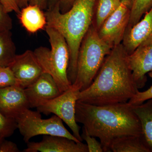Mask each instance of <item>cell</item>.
Instances as JSON below:
<instances>
[{"instance_id":"9a60e30c","label":"cell","mask_w":152,"mask_h":152,"mask_svg":"<svg viewBox=\"0 0 152 152\" xmlns=\"http://www.w3.org/2000/svg\"><path fill=\"white\" fill-rule=\"evenodd\" d=\"M43 10L37 5L28 4L21 9L18 16L23 27L28 32L34 34L45 28L46 17Z\"/></svg>"},{"instance_id":"cb8c5ba5","label":"cell","mask_w":152,"mask_h":152,"mask_svg":"<svg viewBox=\"0 0 152 152\" xmlns=\"http://www.w3.org/2000/svg\"><path fill=\"white\" fill-rule=\"evenodd\" d=\"M152 99V86L146 91H139L133 98L128 102L133 106L138 105L143 103L145 101Z\"/></svg>"},{"instance_id":"d4e9b609","label":"cell","mask_w":152,"mask_h":152,"mask_svg":"<svg viewBox=\"0 0 152 152\" xmlns=\"http://www.w3.org/2000/svg\"><path fill=\"white\" fill-rule=\"evenodd\" d=\"M75 0H48L47 9L58 7L61 12L64 13L69 10Z\"/></svg>"},{"instance_id":"f546056e","label":"cell","mask_w":152,"mask_h":152,"mask_svg":"<svg viewBox=\"0 0 152 152\" xmlns=\"http://www.w3.org/2000/svg\"><path fill=\"white\" fill-rule=\"evenodd\" d=\"M16 1L20 9L28 6L29 2V0H16Z\"/></svg>"},{"instance_id":"ba28073f","label":"cell","mask_w":152,"mask_h":152,"mask_svg":"<svg viewBox=\"0 0 152 152\" xmlns=\"http://www.w3.org/2000/svg\"><path fill=\"white\" fill-rule=\"evenodd\" d=\"M131 9L121 3L103 23L98 35L112 48L122 43L130 18Z\"/></svg>"},{"instance_id":"7a4b0ae2","label":"cell","mask_w":152,"mask_h":152,"mask_svg":"<svg viewBox=\"0 0 152 152\" xmlns=\"http://www.w3.org/2000/svg\"><path fill=\"white\" fill-rule=\"evenodd\" d=\"M76 121L100 140L104 152H110L114 140L125 136H142L141 124L129 102L97 106L77 101Z\"/></svg>"},{"instance_id":"6da1fadb","label":"cell","mask_w":152,"mask_h":152,"mask_svg":"<svg viewBox=\"0 0 152 152\" xmlns=\"http://www.w3.org/2000/svg\"><path fill=\"white\" fill-rule=\"evenodd\" d=\"M122 44L106 56L90 86L78 94V100L97 106L128 102L139 91Z\"/></svg>"},{"instance_id":"e0dca14e","label":"cell","mask_w":152,"mask_h":152,"mask_svg":"<svg viewBox=\"0 0 152 152\" xmlns=\"http://www.w3.org/2000/svg\"><path fill=\"white\" fill-rule=\"evenodd\" d=\"M113 152H150L142 136H125L114 140L110 148Z\"/></svg>"},{"instance_id":"8fae6325","label":"cell","mask_w":152,"mask_h":152,"mask_svg":"<svg viewBox=\"0 0 152 152\" xmlns=\"http://www.w3.org/2000/svg\"><path fill=\"white\" fill-rule=\"evenodd\" d=\"M24 91L30 108H37L45 102L54 99L61 94L53 77L46 72L25 88Z\"/></svg>"},{"instance_id":"2e32d148","label":"cell","mask_w":152,"mask_h":152,"mask_svg":"<svg viewBox=\"0 0 152 152\" xmlns=\"http://www.w3.org/2000/svg\"><path fill=\"white\" fill-rule=\"evenodd\" d=\"M145 102L134 106V109L141 124L142 137L150 152H152V99Z\"/></svg>"},{"instance_id":"8992f818","label":"cell","mask_w":152,"mask_h":152,"mask_svg":"<svg viewBox=\"0 0 152 152\" xmlns=\"http://www.w3.org/2000/svg\"><path fill=\"white\" fill-rule=\"evenodd\" d=\"M15 120L18 129L26 143L32 138L40 135L61 136L80 142L66 129L62 120L56 115L44 119L40 113L28 108L18 115Z\"/></svg>"},{"instance_id":"3957f363","label":"cell","mask_w":152,"mask_h":152,"mask_svg":"<svg viewBox=\"0 0 152 152\" xmlns=\"http://www.w3.org/2000/svg\"><path fill=\"white\" fill-rule=\"evenodd\" d=\"M95 0H75L69 10L61 12L58 7L45 12L47 26L57 30L65 39L69 51L68 79L72 85L77 75L78 54L82 41L92 25Z\"/></svg>"},{"instance_id":"7402d4cb","label":"cell","mask_w":152,"mask_h":152,"mask_svg":"<svg viewBox=\"0 0 152 152\" xmlns=\"http://www.w3.org/2000/svg\"><path fill=\"white\" fill-rule=\"evenodd\" d=\"M13 86L19 85L10 68L9 66H0V88Z\"/></svg>"},{"instance_id":"52a82bcc","label":"cell","mask_w":152,"mask_h":152,"mask_svg":"<svg viewBox=\"0 0 152 152\" xmlns=\"http://www.w3.org/2000/svg\"><path fill=\"white\" fill-rule=\"evenodd\" d=\"M80 91L72 86L59 96L41 104L37 108L38 112L46 115L54 114L60 118L70 128L73 134L79 141L83 140L80 134V126L76 121V104Z\"/></svg>"},{"instance_id":"7c38bea8","label":"cell","mask_w":152,"mask_h":152,"mask_svg":"<svg viewBox=\"0 0 152 152\" xmlns=\"http://www.w3.org/2000/svg\"><path fill=\"white\" fill-rule=\"evenodd\" d=\"M24 152H88L86 144L71 139L53 135H44L39 142H29Z\"/></svg>"},{"instance_id":"ac0fdd59","label":"cell","mask_w":152,"mask_h":152,"mask_svg":"<svg viewBox=\"0 0 152 152\" xmlns=\"http://www.w3.org/2000/svg\"><path fill=\"white\" fill-rule=\"evenodd\" d=\"M121 3V0H95L92 25L97 31Z\"/></svg>"},{"instance_id":"30bf717a","label":"cell","mask_w":152,"mask_h":152,"mask_svg":"<svg viewBox=\"0 0 152 152\" xmlns=\"http://www.w3.org/2000/svg\"><path fill=\"white\" fill-rule=\"evenodd\" d=\"M122 44L129 55L139 47L152 45V7L143 18L127 28Z\"/></svg>"},{"instance_id":"4dcf8cb0","label":"cell","mask_w":152,"mask_h":152,"mask_svg":"<svg viewBox=\"0 0 152 152\" xmlns=\"http://www.w3.org/2000/svg\"><path fill=\"white\" fill-rule=\"evenodd\" d=\"M121 1L122 4L131 10L134 0H121Z\"/></svg>"},{"instance_id":"4fadbf2b","label":"cell","mask_w":152,"mask_h":152,"mask_svg":"<svg viewBox=\"0 0 152 152\" xmlns=\"http://www.w3.org/2000/svg\"><path fill=\"white\" fill-rule=\"evenodd\" d=\"M30 108L24 89L18 86L0 88V111L15 119L23 111Z\"/></svg>"},{"instance_id":"44dd1931","label":"cell","mask_w":152,"mask_h":152,"mask_svg":"<svg viewBox=\"0 0 152 152\" xmlns=\"http://www.w3.org/2000/svg\"><path fill=\"white\" fill-rule=\"evenodd\" d=\"M16 129L15 120L6 116L0 111V142L12 136Z\"/></svg>"},{"instance_id":"5bb4252c","label":"cell","mask_w":152,"mask_h":152,"mask_svg":"<svg viewBox=\"0 0 152 152\" xmlns=\"http://www.w3.org/2000/svg\"><path fill=\"white\" fill-rule=\"evenodd\" d=\"M128 61L138 89L145 86L147 74L152 73V45L139 47L130 55Z\"/></svg>"},{"instance_id":"4316f807","label":"cell","mask_w":152,"mask_h":152,"mask_svg":"<svg viewBox=\"0 0 152 152\" xmlns=\"http://www.w3.org/2000/svg\"><path fill=\"white\" fill-rule=\"evenodd\" d=\"M4 8L7 12H14L18 15L20 12V9L18 5L16 0H0Z\"/></svg>"},{"instance_id":"9c48e42d","label":"cell","mask_w":152,"mask_h":152,"mask_svg":"<svg viewBox=\"0 0 152 152\" xmlns=\"http://www.w3.org/2000/svg\"><path fill=\"white\" fill-rule=\"evenodd\" d=\"M9 66L13 72L19 86L23 89L36 81L45 72L34 52L31 50L16 55Z\"/></svg>"},{"instance_id":"603a6c76","label":"cell","mask_w":152,"mask_h":152,"mask_svg":"<svg viewBox=\"0 0 152 152\" xmlns=\"http://www.w3.org/2000/svg\"><path fill=\"white\" fill-rule=\"evenodd\" d=\"M81 135L83 140L86 142L88 152H104L100 142H98L96 137L90 135L84 126L82 129V134Z\"/></svg>"},{"instance_id":"ffe728a7","label":"cell","mask_w":152,"mask_h":152,"mask_svg":"<svg viewBox=\"0 0 152 152\" xmlns=\"http://www.w3.org/2000/svg\"><path fill=\"white\" fill-rule=\"evenodd\" d=\"M152 7V0H134L131 10L130 18L127 28L135 25Z\"/></svg>"},{"instance_id":"f1b7e54d","label":"cell","mask_w":152,"mask_h":152,"mask_svg":"<svg viewBox=\"0 0 152 152\" xmlns=\"http://www.w3.org/2000/svg\"><path fill=\"white\" fill-rule=\"evenodd\" d=\"M48 0H29V4L37 5L42 10H46Z\"/></svg>"},{"instance_id":"83f0119b","label":"cell","mask_w":152,"mask_h":152,"mask_svg":"<svg viewBox=\"0 0 152 152\" xmlns=\"http://www.w3.org/2000/svg\"><path fill=\"white\" fill-rule=\"evenodd\" d=\"M16 144L4 139L0 142V152H19Z\"/></svg>"},{"instance_id":"d6986e66","label":"cell","mask_w":152,"mask_h":152,"mask_svg":"<svg viewBox=\"0 0 152 152\" xmlns=\"http://www.w3.org/2000/svg\"><path fill=\"white\" fill-rule=\"evenodd\" d=\"M10 31H0V66H8L16 56Z\"/></svg>"},{"instance_id":"5b68a950","label":"cell","mask_w":152,"mask_h":152,"mask_svg":"<svg viewBox=\"0 0 152 152\" xmlns=\"http://www.w3.org/2000/svg\"><path fill=\"white\" fill-rule=\"evenodd\" d=\"M51 48L44 47L37 48L35 55L45 72L50 74L62 93L72 85L68 77L69 51L65 39L57 30L46 26Z\"/></svg>"},{"instance_id":"484cf974","label":"cell","mask_w":152,"mask_h":152,"mask_svg":"<svg viewBox=\"0 0 152 152\" xmlns=\"http://www.w3.org/2000/svg\"><path fill=\"white\" fill-rule=\"evenodd\" d=\"M12 28V21L0 2V31H10Z\"/></svg>"},{"instance_id":"277c9868","label":"cell","mask_w":152,"mask_h":152,"mask_svg":"<svg viewBox=\"0 0 152 152\" xmlns=\"http://www.w3.org/2000/svg\"><path fill=\"white\" fill-rule=\"evenodd\" d=\"M113 48L101 39L97 31L92 25L80 45L77 75L72 86L80 91L89 87Z\"/></svg>"}]
</instances>
